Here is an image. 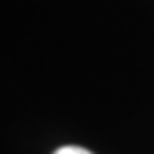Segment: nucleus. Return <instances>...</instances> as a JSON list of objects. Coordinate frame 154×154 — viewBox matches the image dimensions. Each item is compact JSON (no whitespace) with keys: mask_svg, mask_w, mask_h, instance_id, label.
Listing matches in <instances>:
<instances>
[{"mask_svg":"<svg viewBox=\"0 0 154 154\" xmlns=\"http://www.w3.org/2000/svg\"><path fill=\"white\" fill-rule=\"evenodd\" d=\"M53 154H92V152L90 149H83V147H76V145H67V147L55 149Z\"/></svg>","mask_w":154,"mask_h":154,"instance_id":"f257e3e1","label":"nucleus"}]
</instances>
